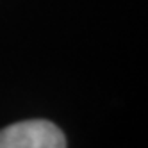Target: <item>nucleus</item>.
<instances>
[{
  "label": "nucleus",
  "mask_w": 148,
  "mask_h": 148,
  "mask_svg": "<svg viewBox=\"0 0 148 148\" xmlns=\"http://www.w3.org/2000/svg\"><path fill=\"white\" fill-rule=\"evenodd\" d=\"M0 148H66V137L52 121L27 120L0 130Z\"/></svg>",
  "instance_id": "f257e3e1"
}]
</instances>
